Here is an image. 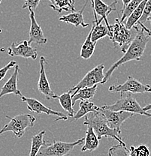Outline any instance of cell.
Masks as SVG:
<instances>
[{"label":"cell","mask_w":151,"mask_h":156,"mask_svg":"<svg viewBox=\"0 0 151 156\" xmlns=\"http://www.w3.org/2000/svg\"><path fill=\"white\" fill-rule=\"evenodd\" d=\"M147 1H148V0H144V1L138 6L137 9L133 11L132 14L128 17L127 20H126V26L128 29H131L138 23L139 20H140L141 17H142L144 7H145L146 4H147Z\"/></svg>","instance_id":"24"},{"label":"cell","mask_w":151,"mask_h":156,"mask_svg":"<svg viewBox=\"0 0 151 156\" xmlns=\"http://www.w3.org/2000/svg\"><path fill=\"white\" fill-rule=\"evenodd\" d=\"M21 98V100L23 102H25L27 104V108L30 111L34 112V113H45L46 115H53V116H58V118H56V119L55 120V122L59 121V120H67L68 117L65 114H63V113L59 111H56V110H53L52 109L49 108V107H46L45 105H44L41 102L39 101L37 99L33 98H27L26 96L22 95Z\"/></svg>","instance_id":"9"},{"label":"cell","mask_w":151,"mask_h":156,"mask_svg":"<svg viewBox=\"0 0 151 156\" xmlns=\"http://www.w3.org/2000/svg\"><path fill=\"white\" fill-rule=\"evenodd\" d=\"M100 111L105 116L110 127L118 130L119 131H121L120 127L123 125V123L134 115L129 112L123 111V110L113 111V110L105 108L103 106L100 107Z\"/></svg>","instance_id":"11"},{"label":"cell","mask_w":151,"mask_h":156,"mask_svg":"<svg viewBox=\"0 0 151 156\" xmlns=\"http://www.w3.org/2000/svg\"><path fill=\"white\" fill-rule=\"evenodd\" d=\"M148 20L150 21V25H151V14H150V17H149V18H148ZM150 31H151V30H150Z\"/></svg>","instance_id":"35"},{"label":"cell","mask_w":151,"mask_h":156,"mask_svg":"<svg viewBox=\"0 0 151 156\" xmlns=\"http://www.w3.org/2000/svg\"><path fill=\"white\" fill-rule=\"evenodd\" d=\"M138 24H139V25H140L141 27H142V28L144 29V31H145V32H147V34H148V35H151V31H150V29H147V27H146L144 25V24H143V23H138Z\"/></svg>","instance_id":"32"},{"label":"cell","mask_w":151,"mask_h":156,"mask_svg":"<svg viewBox=\"0 0 151 156\" xmlns=\"http://www.w3.org/2000/svg\"><path fill=\"white\" fill-rule=\"evenodd\" d=\"M109 156H131L126 144H118L112 146L108 150Z\"/></svg>","instance_id":"26"},{"label":"cell","mask_w":151,"mask_h":156,"mask_svg":"<svg viewBox=\"0 0 151 156\" xmlns=\"http://www.w3.org/2000/svg\"><path fill=\"white\" fill-rule=\"evenodd\" d=\"M133 28L135 29L136 35L131 41V44L129 45V48L127 49L124 55L119 60H117L114 64L112 65L109 69L107 71V72L105 74V78L101 84L106 83L108 80L111 78L113 71L122 65L126 64L132 60L140 61L142 58L146 47H147L150 37L139 24L137 23Z\"/></svg>","instance_id":"1"},{"label":"cell","mask_w":151,"mask_h":156,"mask_svg":"<svg viewBox=\"0 0 151 156\" xmlns=\"http://www.w3.org/2000/svg\"><path fill=\"white\" fill-rule=\"evenodd\" d=\"M8 54L10 56H20L24 58H31L36 59L38 57V51L29 44L28 41L24 40L18 44L13 42L8 48Z\"/></svg>","instance_id":"10"},{"label":"cell","mask_w":151,"mask_h":156,"mask_svg":"<svg viewBox=\"0 0 151 156\" xmlns=\"http://www.w3.org/2000/svg\"><path fill=\"white\" fill-rule=\"evenodd\" d=\"M105 108L113 111H126L133 114H140L147 117H151V113L144 110L138 102L132 96V94L126 92L121 93L120 98L115 103L111 105H104Z\"/></svg>","instance_id":"5"},{"label":"cell","mask_w":151,"mask_h":156,"mask_svg":"<svg viewBox=\"0 0 151 156\" xmlns=\"http://www.w3.org/2000/svg\"><path fill=\"white\" fill-rule=\"evenodd\" d=\"M103 20L99 19V20L92 23L93 29L92 32V42L96 44L97 41L100 39L105 38L106 36H110V31L106 25H102V22Z\"/></svg>","instance_id":"18"},{"label":"cell","mask_w":151,"mask_h":156,"mask_svg":"<svg viewBox=\"0 0 151 156\" xmlns=\"http://www.w3.org/2000/svg\"><path fill=\"white\" fill-rule=\"evenodd\" d=\"M30 12L31 26L30 29V38L28 40L29 44H31L32 43H35L37 44H45L48 42V38L45 36L43 30L35 20L34 11L30 9Z\"/></svg>","instance_id":"13"},{"label":"cell","mask_w":151,"mask_h":156,"mask_svg":"<svg viewBox=\"0 0 151 156\" xmlns=\"http://www.w3.org/2000/svg\"><path fill=\"white\" fill-rule=\"evenodd\" d=\"M91 2H92V9L93 10V12L95 13L97 15L100 16L101 19L105 20V25L109 29L111 25L108 23L107 17L112 11H117V5L118 2H113L111 5H106L102 2V0H91Z\"/></svg>","instance_id":"14"},{"label":"cell","mask_w":151,"mask_h":156,"mask_svg":"<svg viewBox=\"0 0 151 156\" xmlns=\"http://www.w3.org/2000/svg\"><path fill=\"white\" fill-rule=\"evenodd\" d=\"M84 125L90 126L96 134L99 140H101L103 136H107L116 140L120 144H125L120 135L121 131L111 128L105 116L100 110L85 116Z\"/></svg>","instance_id":"2"},{"label":"cell","mask_w":151,"mask_h":156,"mask_svg":"<svg viewBox=\"0 0 151 156\" xmlns=\"http://www.w3.org/2000/svg\"><path fill=\"white\" fill-rule=\"evenodd\" d=\"M97 87H98L97 85H95L91 87L83 88V89H79L78 91L71 94L73 105H75V102L78 100L88 101L92 98L96 93Z\"/></svg>","instance_id":"20"},{"label":"cell","mask_w":151,"mask_h":156,"mask_svg":"<svg viewBox=\"0 0 151 156\" xmlns=\"http://www.w3.org/2000/svg\"><path fill=\"white\" fill-rule=\"evenodd\" d=\"M2 0H0V4H1V2H2Z\"/></svg>","instance_id":"36"},{"label":"cell","mask_w":151,"mask_h":156,"mask_svg":"<svg viewBox=\"0 0 151 156\" xmlns=\"http://www.w3.org/2000/svg\"><path fill=\"white\" fill-rule=\"evenodd\" d=\"M45 134V131H40L37 134L34 135L32 137V144L30 154L28 156H38L41 148L43 146H46V142L44 140V136Z\"/></svg>","instance_id":"23"},{"label":"cell","mask_w":151,"mask_h":156,"mask_svg":"<svg viewBox=\"0 0 151 156\" xmlns=\"http://www.w3.org/2000/svg\"><path fill=\"white\" fill-rule=\"evenodd\" d=\"M131 156H150V152L148 147L145 145H141L138 147L131 146L129 149Z\"/></svg>","instance_id":"28"},{"label":"cell","mask_w":151,"mask_h":156,"mask_svg":"<svg viewBox=\"0 0 151 156\" xmlns=\"http://www.w3.org/2000/svg\"><path fill=\"white\" fill-rule=\"evenodd\" d=\"M19 72H20V67L19 66L16 65V66L14 67V71L0 90V98L5 95H9V94H14L18 96H22L23 95L20 90H19L17 88V80H18Z\"/></svg>","instance_id":"15"},{"label":"cell","mask_w":151,"mask_h":156,"mask_svg":"<svg viewBox=\"0 0 151 156\" xmlns=\"http://www.w3.org/2000/svg\"><path fill=\"white\" fill-rule=\"evenodd\" d=\"M5 117L9 119L10 121L0 130V135L3 133L12 132L17 138L22 137L25 134L26 130L33 127L36 121V119L32 115L27 113L19 114L14 117L9 116H5Z\"/></svg>","instance_id":"4"},{"label":"cell","mask_w":151,"mask_h":156,"mask_svg":"<svg viewBox=\"0 0 151 156\" xmlns=\"http://www.w3.org/2000/svg\"><path fill=\"white\" fill-rule=\"evenodd\" d=\"M149 36H150V38H151V35H149Z\"/></svg>","instance_id":"37"},{"label":"cell","mask_w":151,"mask_h":156,"mask_svg":"<svg viewBox=\"0 0 151 156\" xmlns=\"http://www.w3.org/2000/svg\"><path fill=\"white\" fill-rule=\"evenodd\" d=\"M79 110L77 113H74V120L77 121V120L80 119L82 117L87 116V114L90 113H95V112L99 111L100 107L95 105L92 102L89 101H81L80 104H79Z\"/></svg>","instance_id":"19"},{"label":"cell","mask_w":151,"mask_h":156,"mask_svg":"<svg viewBox=\"0 0 151 156\" xmlns=\"http://www.w3.org/2000/svg\"><path fill=\"white\" fill-rule=\"evenodd\" d=\"M45 63L46 59L44 56H41L39 60L40 65V72H39V80L38 82V91L45 95L48 100L49 99L57 98L58 95L54 93L50 87V84L47 77L46 72H45Z\"/></svg>","instance_id":"12"},{"label":"cell","mask_w":151,"mask_h":156,"mask_svg":"<svg viewBox=\"0 0 151 156\" xmlns=\"http://www.w3.org/2000/svg\"><path fill=\"white\" fill-rule=\"evenodd\" d=\"M57 99L59 100L61 107L64 110H66L69 114V116L73 117L74 115V110L73 109V102L72 97H71V92L70 91L65 93L62 94L61 95L58 96Z\"/></svg>","instance_id":"25"},{"label":"cell","mask_w":151,"mask_h":156,"mask_svg":"<svg viewBox=\"0 0 151 156\" xmlns=\"http://www.w3.org/2000/svg\"><path fill=\"white\" fill-rule=\"evenodd\" d=\"M131 1V0H122V2H123V9L121 10H123L126 8V6L129 4V2Z\"/></svg>","instance_id":"33"},{"label":"cell","mask_w":151,"mask_h":156,"mask_svg":"<svg viewBox=\"0 0 151 156\" xmlns=\"http://www.w3.org/2000/svg\"><path fill=\"white\" fill-rule=\"evenodd\" d=\"M85 143L83 147L81 148V152H86L90 151L92 152L95 151L99 146V140L95 131H93L90 126H87V129L86 131Z\"/></svg>","instance_id":"17"},{"label":"cell","mask_w":151,"mask_h":156,"mask_svg":"<svg viewBox=\"0 0 151 156\" xmlns=\"http://www.w3.org/2000/svg\"><path fill=\"white\" fill-rule=\"evenodd\" d=\"M109 38L113 42L115 48H121V51L125 53L134 39L131 29L126 27V23L120 22V18L115 20V23L110 26Z\"/></svg>","instance_id":"3"},{"label":"cell","mask_w":151,"mask_h":156,"mask_svg":"<svg viewBox=\"0 0 151 156\" xmlns=\"http://www.w3.org/2000/svg\"><path fill=\"white\" fill-rule=\"evenodd\" d=\"M87 3H88V0H87L85 4L84 5V6H83V8L80 11H77V12L74 11V12H71L70 14H66V15L62 16L61 17L59 18V20L63 21V22L66 23L68 24L74 25L76 27H79V26L82 27L83 28L88 27L90 24L86 23L84 19V16H83V13H84V9H85L86 6H87Z\"/></svg>","instance_id":"16"},{"label":"cell","mask_w":151,"mask_h":156,"mask_svg":"<svg viewBox=\"0 0 151 156\" xmlns=\"http://www.w3.org/2000/svg\"><path fill=\"white\" fill-rule=\"evenodd\" d=\"M85 138H81L75 142H63L54 140L50 145H47L39 153L40 156H66L69 155L75 146L81 145Z\"/></svg>","instance_id":"6"},{"label":"cell","mask_w":151,"mask_h":156,"mask_svg":"<svg viewBox=\"0 0 151 156\" xmlns=\"http://www.w3.org/2000/svg\"><path fill=\"white\" fill-rule=\"evenodd\" d=\"M41 0H24V4L23 5V9H28L32 11H35L39 5Z\"/></svg>","instance_id":"31"},{"label":"cell","mask_w":151,"mask_h":156,"mask_svg":"<svg viewBox=\"0 0 151 156\" xmlns=\"http://www.w3.org/2000/svg\"><path fill=\"white\" fill-rule=\"evenodd\" d=\"M16 65H17V62L15 61H11L8 63L6 66H5L4 67L0 68V81L4 79L5 77L7 74L8 71L11 69V68L15 67Z\"/></svg>","instance_id":"30"},{"label":"cell","mask_w":151,"mask_h":156,"mask_svg":"<svg viewBox=\"0 0 151 156\" xmlns=\"http://www.w3.org/2000/svg\"><path fill=\"white\" fill-rule=\"evenodd\" d=\"M150 14H151V0H148L147 4H146L145 7H144L142 17H141V19L139 20V21L138 23H141L144 24L146 21L148 20V18L150 16Z\"/></svg>","instance_id":"29"},{"label":"cell","mask_w":151,"mask_h":156,"mask_svg":"<svg viewBox=\"0 0 151 156\" xmlns=\"http://www.w3.org/2000/svg\"><path fill=\"white\" fill-rule=\"evenodd\" d=\"M143 1L144 0H131L130 2L126 6V8L124 9L121 10L122 17L121 18L119 17L120 21V22H124L125 19L128 18Z\"/></svg>","instance_id":"27"},{"label":"cell","mask_w":151,"mask_h":156,"mask_svg":"<svg viewBox=\"0 0 151 156\" xmlns=\"http://www.w3.org/2000/svg\"><path fill=\"white\" fill-rule=\"evenodd\" d=\"M111 92H120V93H151V87L147 84H143L135 78L128 77L126 82L119 85H112L108 89Z\"/></svg>","instance_id":"7"},{"label":"cell","mask_w":151,"mask_h":156,"mask_svg":"<svg viewBox=\"0 0 151 156\" xmlns=\"http://www.w3.org/2000/svg\"><path fill=\"white\" fill-rule=\"evenodd\" d=\"M50 2V8L60 14L63 11L74 12V0H49Z\"/></svg>","instance_id":"21"},{"label":"cell","mask_w":151,"mask_h":156,"mask_svg":"<svg viewBox=\"0 0 151 156\" xmlns=\"http://www.w3.org/2000/svg\"><path fill=\"white\" fill-rule=\"evenodd\" d=\"M104 69H105V65L102 63L95 66L89 72H87V74L81 79L80 82L77 85L71 88L69 91L72 94L83 88L91 87L99 83L101 84L105 78Z\"/></svg>","instance_id":"8"},{"label":"cell","mask_w":151,"mask_h":156,"mask_svg":"<svg viewBox=\"0 0 151 156\" xmlns=\"http://www.w3.org/2000/svg\"><path fill=\"white\" fill-rule=\"evenodd\" d=\"M143 109H144V110H145V111H149V110H151V104H149V105H146L145 107H143Z\"/></svg>","instance_id":"34"},{"label":"cell","mask_w":151,"mask_h":156,"mask_svg":"<svg viewBox=\"0 0 151 156\" xmlns=\"http://www.w3.org/2000/svg\"><path fill=\"white\" fill-rule=\"evenodd\" d=\"M93 29V26H92V29H90L85 41L83 44L81 50V57L84 59H89L91 58V56L93 55L94 51H95V44H96L92 42V32Z\"/></svg>","instance_id":"22"}]
</instances>
